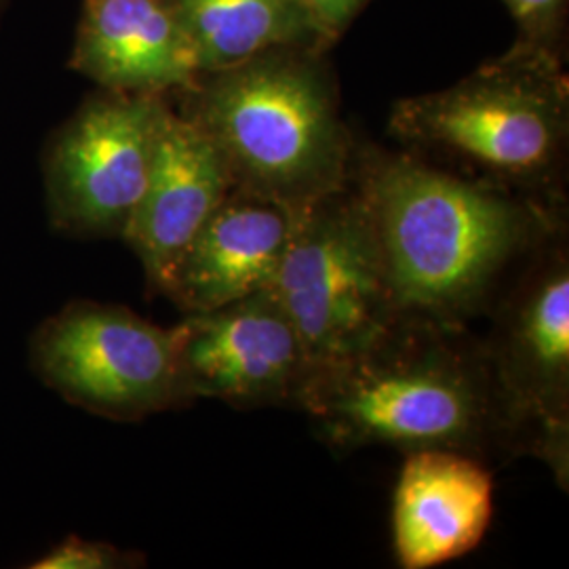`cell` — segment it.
<instances>
[{"mask_svg": "<svg viewBox=\"0 0 569 569\" xmlns=\"http://www.w3.org/2000/svg\"><path fill=\"white\" fill-rule=\"evenodd\" d=\"M350 182L366 203L401 317L472 327L510 279L568 228V209L409 150L357 143Z\"/></svg>", "mask_w": 569, "mask_h": 569, "instance_id": "obj_1", "label": "cell"}, {"mask_svg": "<svg viewBox=\"0 0 569 569\" xmlns=\"http://www.w3.org/2000/svg\"><path fill=\"white\" fill-rule=\"evenodd\" d=\"M302 411L338 453L451 449L491 468L542 453L470 326L399 317L363 352L321 371Z\"/></svg>", "mask_w": 569, "mask_h": 569, "instance_id": "obj_2", "label": "cell"}, {"mask_svg": "<svg viewBox=\"0 0 569 569\" xmlns=\"http://www.w3.org/2000/svg\"><path fill=\"white\" fill-rule=\"evenodd\" d=\"M178 112L216 143L232 188L300 209L350 182L357 142L315 49L279 47L203 72Z\"/></svg>", "mask_w": 569, "mask_h": 569, "instance_id": "obj_3", "label": "cell"}, {"mask_svg": "<svg viewBox=\"0 0 569 569\" xmlns=\"http://www.w3.org/2000/svg\"><path fill=\"white\" fill-rule=\"evenodd\" d=\"M390 133L430 163L568 209L569 84L552 51L515 42L448 89L395 103Z\"/></svg>", "mask_w": 569, "mask_h": 569, "instance_id": "obj_4", "label": "cell"}, {"mask_svg": "<svg viewBox=\"0 0 569 569\" xmlns=\"http://www.w3.org/2000/svg\"><path fill=\"white\" fill-rule=\"evenodd\" d=\"M272 289L317 376L363 352L401 317L366 203L352 182L296 209Z\"/></svg>", "mask_w": 569, "mask_h": 569, "instance_id": "obj_5", "label": "cell"}, {"mask_svg": "<svg viewBox=\"0 0 569 569\" xmlns=\"http://www.w3.org/2000/svg\"><path fill=\"white\" fill-rule=\"evenodd\" d=\"M30 366L63 401L114 422L192 406L173 327L157 326L127 306H63L32 333Z\"/></svg>", "mask_w": 569, "mask_h": 569, "instance_id": "obj_6", "label": "cell"}, {"mask_svg": "<svg viewBox=\"0 0 569 569\" xmlns=\"http://www.w3.org/2000/svg\"><path fill=\"white\" fill-rule=\"evenodd\" d=\"M481 336L512 406L540 439V462L569 489V234L550 239L486 315Z\"/></svg>", "mask_w": 569, "mask_h": 569, "instance_id": "obj_7", "label": "cell"}, {"mask_svg": "<svg viewBox=\"0 0 569 569\" xmlns=\"http://www.w3.org/2000/svg\"><path fill=\"white\" fill-rule=\"evenodd\" d=\"M164 96L103 91L63 124L44 164L49 220L77 239H121L142 199Z\"/></svg>", "mask_w": 569, "mask_h": 569, "instance_id": "obj_8", "label": "cell"}, {"mask_svg": "<svg viewBox=\"0 0 569 569\" xmlns=\"http://www.w3.org/2000/svg\"><path fill=\"white\" fill-rule=\"evenodd\" d=\"M173 331L192 403L216 399L243 411H302L317 367L272 287L207 312H190Z\"/></svg>", "mask_w": 569, "mask_h": 569, "instance_id": "obj_9", "label": "cell"}, {"mask_svg": "<svg viewBox=\"0 0 569 569\" xmlns=\"http://www.w3.org/2000/svg\"><path fill=\"white\" fill-rule=\"evenodd\" d=\"M296 209L232 188L171 266L161 296L182 312H207L272 287Z\"/></svg>", "mask_w": 569, "mask_h": 569, "instance_id": "obj_10", "label": "cell"}, {"mask_svg": "<svg viewBox=\"0 0 569 569\" xmlns=\"http://www.w3.org/2000/svg\"><path fill=\"white\" fill-rule=\"evenodd\" d=\"M232 190L224 161L203 129L167 106L142 199L122 241L159 293L183 249Z\"/></svg>", "mask_w": 569, "mask_h": 569, "instance_id": "obj_11", "label": "cell"}, {"mask_svg": "<svg viewBox=\"0 0 569 569\" xmlns=\"http://www.w3.org/2000/svg\"><path fill=\"white\" fill-rule=\"evenodd\" d=\"M493 517V472L451 449L407 451L392 500L395 555L430 569L477 549Z\"/></svg>", "mask_w": 569, "mask_h": 569, "instance_id": "obj_12", "label": "cell"}, {"mask_svg": "<svg viewBox=\"0 0 569 569\" xmlns=\"http://www.w3.org/2000/svg\"><path fill=\"white\" fill-rule=\"evenodd\" d=\"M72 63L106 91L122 93L164 96L201 74L169 0H87Z\"/></svg>", "mask_w": 569, "mask_h": 569, "instance_id": "obj_13", "label": "cell"}, {"mask_svg": "<svg viewBox=\"0 0 569 569\" xmlns=\"http://www.w3.org/2000/svg\"><path fill=\"white\" fill-rule=\"evenodd\" d=\"M192 42L199 70L211 72L279 47L323 51L298 0H169Z\"/></svg>", "mask_w": 569, "mask_h": 569, "instance_id": "obj_14", "label": "cell"}, {"mask_svg": "<svg viewBox=\"0 0 569 569\" xmlns=\"http://www.w3.org/2000/svg\"><path fill=\"white\" fill-rule=\"evenodd\" d=\"M146 557L136 550L119 549L102 540L66 536L28 568L32 569H133L143 568Z\"/></svg>", "mask_w": 569, "mask_h": 569, "instance_id": "obj_15", "label": "cell"}, {"mask_svg": "<svg viewBox=\"0 0 569 569\" xmlns=\"http://www.w3.org/2000/svg\"><path fill=\"white\" fill-rule=\"evenodd\" d=\"M519 26V44L557 53L568 0H502Z\"/></svg>", "mask_w": 569, "mask_h": 569, "instance_id": "obj_16", "label": "cell"}, {"mask_svg": "<svg viewBox=\"0 0 569 569\" xmlns=\"http://www.w3.org/2000/svg\"><path fill=\"white\" fill-rule=\"evenodd\" d=\"M310 26L326 49L336 41L355 16L363 9L367 0H298Z\"/></svg>", "mask_w": 569, "mask_h": 569, "instance_id": "obj_17", "label": "cell"}]
</instances>
